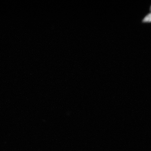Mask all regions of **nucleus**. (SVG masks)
Returning <instances> with one entry per match:
<instances>
[{
    "instance_id": "obj_1",
    "label": "nucleus",
    "mask_w": 151,
    "mask_h": 151,
    "mask_svg": "<svg viewBox=\"0 0 151 151\" xmlns=\"http://www.w3.org/2000/svg\"><path fill=\"white\" fill-rule=\"evenodd\" d=\"M151 21V13L150 12L147 14L141 20V22H150Z\"/></svg>"
}]
</instances>
